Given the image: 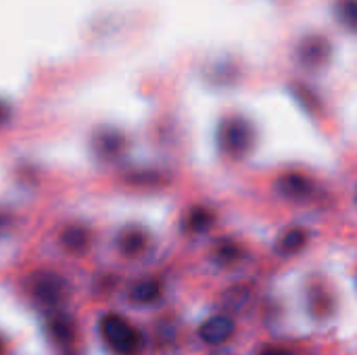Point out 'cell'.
Wrapping results in <instances>:
<instances>
[{
  "instance_id": "1",
  "label": "cell",
  "mask_w": 357,
  "mask_h": 355,
  "mask_svg": "<svg viewBox=\"0 0 357 355\" xmlns=\"http://www.w3.org/2000/svg\"><path fill=\"white\" fill-rule=\"evenodd\" d=\"M218 140L226 155L245 157L255 142V130L245 117H228L220 126Z\"/></svg>"
},
{
  "instance_id": "2",
  "label": "cell",
  "mask_w": 357,
  "mask_h": 355,
  "mask_svg": "<svg viewBox=\"0 0 357 355\" xmlns=\"http://www.w3.org/2000/svg\"><path fill=\"white\" fill-rule=\"evenodd\" d=\"M100 331H102V337L105 341L117 352V354L132 355L138 345H140V335L119 316L115 314H109L102 318L100 322Z\"/></svg>"
},
{
  "instance_id": "3",
  "label": "cell",
  "mask_w": 357,
  "mask_h": 355,
  "mask_svg": "<svg viewBox=\"0 0 357 355\" xmlns=\"http://www.w3.org/2000/svg\"><path fill=\"white\" fill-rule=\"evenodd\" d=\"M27 287H29V295L33 297V301L42 305H54L67 293V282L54 272H36L29 278Z\"/></svg>"
},
{
  "instance_id": "4",
  "label": "cell",
  "mask_w": 357,
  "mask_h": 355,
  "mask_svg": "<svg viewBox=\"0 0 357 355\" xmlns=\"http://www.w3.org/2000/svg\"><path fill=\"white\" fill-rule=\"evenodd\" d=\"M234 333V322L228 316H215L201 326V339L209 345H220L228 341Z\"/></svg>"
},
{
  "instance_id": "5",
  "label": "cell",
  "mask_w": 357,
  "mask_h": 355,
  "mask_svg": "<svg viewBox=\"0 0 357 355\" xmlns=\"http://www.w3.org/2000/svg\"><path fill=\"white\" fill-rule=\"evenodd\" d=\"M312 188H314L312 182L301 174H287V176H280L276 182V190L282 197L293 199V201H301V199L310 197Z\"/></svg>"
},
{
  "instance_id": "6",
  "label": "cell",
  "mask_w": 357,
  "mask_h": 355,
  "mask_svg": "<svg viewBox=\"0 0 357 355\" xmlns=\"http://www.w3.org/2000/svg\"><path fill=\"white\" fill-rule=\"evenodd\" d=\"M92 146L98 157H115L123 146V136L115 128H100L92 138Z\"/></svg>"
},
{
  "instance_id": "7",
  "label": "cell",
  "mask_w": 357,
  "mask_h": 355,
  "mask_svg": "<svg viewBox=\"0 0 357 355\" xmlns=\"http://www.w3.org/2000/svg\"><path fill=\"white\" fill-rule=\"evenodd\" d=\"M117 245H119V251L126 255V257H134V255H140L146 247V234L136 228V226H128L119 239H117Z\"/></svg>"
},
{
  "instance_id": "8",
  "label": "cell",
  "mask_w": 357,
  "mask_h": 355,
  "mask_svg": "<svg viewBox=\"0 0 357 355\" xmlns=\"http://www.w3.org/2000/svg\"><path fill=\"white\" fill-rule=\"evenodd\" d=\"M46 331H48V337L54 343H59V345H69L73 341V335H75V326H73V322L67 316L50 318Z\"/></svg>"
},
{
  "instance_id": "9",
  "label": "cell",
  "mask_w": 357,
  "mask_h": 355,
  "mask_svg": "<svg viewBox=\"0 0 357 355\" xmlns=\"http://www.w3.org/2000/svg\"><path fill=\"white\" fill-rule=\"evenodd\" d=\"M88 241H90V234H88V230L82 228V226H69V228H65L63 234H61V243H63L71 253H82V251H86Z\"/></svg>"
},
{
  "instance_id": "10",
  "label": "cell",
  "mask_w": 357,
  "mask_h": 355,
  "mask_svg": "<svg viewBox=\"0 0 357 355\" xmlns=\"http://www.w3.org/2000/svg\"><path fill=\"white\" fill-rule=\"evenodd\" d=\"M305 243H307V234H305V230H301V228H293V230H289V232L280 239V243H278V251H280V253H284V255H291V253L301 251V249L305 247Z\"/></svg>"
},
{
  "instance_id": "11",
  "label": "cell",
  "mask_w": 357,
  "mask_h": 355,
  "mask_svg": "<svg viewBox=\"0 0 357 355\" xmlns=\"http://www.w3.org/2000/svg\"><path fill=\"white\" fill-rule=\"evenodd\" d=\"M159 293H161V289H159L157 280H142L132 289L130 297L134 303H151L159 297Z\"/></svg>"
},
{
  "instance_id": "12",
  "label": "cell",
  "mask_w": 357,
  "mask_h": 355,
  "mask_svg": "<svg viewBox=\"0 0 357 355\" xmlns=\"http://www.w3.org/2000/svg\"><path fill=\"white\" fill-rule=\"evenodd\" d=\"M211 222H213L211 211H207V209H203V207H195V209L188 213L186 222H184V230L203 232V230H207V228L211 226Z\"/></svg>"
},
{
  "instance_id": "13",
  "label": "cell",
  "mask_w": 357,
  "mask_h": 355,
  "mask_svg": "<svg viewBox=\"0 0 357 355\" xmlns=\"http://www.w3.org/2000/svg\"><path fill=\"white\" fill-rule=\"evenodd\" d=\"M249 297H251L249 289L236 285V287H232L230 291H226V295H224V305H226L228 310H232V312H238V310H243V308L247 305Z\"/></svg>"
},
{
  "instance_id": "14",
  "label": "cell",
  "mask_w": 357,
  "mask_h": 355,
  "mask_svg": "<svg viewBox=\"0 0 357 355\" xmlns=\"http://www.w3.org/2000/svg\"><path fill=\"white\" fill-rule=\"evenodd\" d=\"M215 257H218V262H220V264L228 266V264H234V262H238V259L243 257V249H241L236 243L226 241V243H222V245L218 247Z\"/></svg>"
},
{
  "instance_id": "15",
  "label": "cell",
  "mask_w": 357,
  "mask_h": 355,
  "mask_svg": "<svg viewBox=\"0 0 357 355\" xmlns=\"http://www.w3.org/2000/svg\"><path fill=\"white\" fill-rule=\"evenodd\" d=\"M259 355H291L289 352H282V349H274V347H268V349H264Z\"/></svg>"
},
{
  "instance_id": "16",
  "label": "cell",
  "mask_w": 357,
  "mask_h": 355,
  "mask_svg": "<svg viewBox=\"0 0 357 355\" xmlns=\"http://www.w3.org/2000/svg\"><path fill=\"white\" fill-rule=\"evenodd\" d=\"M6 117H8V107L0 100V123L6 121Z\"/></svg>"
},
{
  "instance_id": "17",
  "label": "cell",
  "mask_w": 357,
  "mask_h": 355,
  "mask_svg": "<svg viewBox=\"0 0 357 355\" xmlns=\"http://www.w3.org/2000/svg\"><path fill=\"white\" fill-rule=\"evenodd\" d=\"M211 355H234V354H230V352H213Z\"/></svg>"
}]
</instances>
